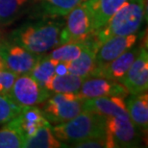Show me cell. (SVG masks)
Wrapping results in <instances>:
<instances>
[{
  "instance_id": "obj_27",
  "label": "cell",
  "mask_w": 148,
  "mask_h": 148,
  "mask_svg": "<svg viewBox=\"0 0 148 148\" xmlns=\"http://www.w3.org/2000/svg\"><path fill=\"white\" fill-rule=\"evenodd\" d=\"M73 147L77 148H111L110 141H109L107 135L103 137H97L92 138H88V140L79 141V143H72Z\"/></svg>"
},
{
  "instance_id": "obj_16",
  "label": "cell",
  "mask_w": 148,
  "mask_h": 148,
  "mask_svg": "<svg viewBox=\"0 0 148 148\" xmlns=\"http://www.w3.org/2000/svg\"><path fill=\"white\" fill-rule=\"evenodd\" d=\"M84 110L94 112L104 118L127 112L124 100L116 96L97 97L85 100Z\"/></svg>"
},
{
  "instance_id": "obj_15",
  "label": "cell",
  "mask_w": 148,
  "mask_h": 148,
  "mask_svg": "<svg viewBox=\"0 0 148 148\" xmlns=\"http://www.w3.org/2000/svg\"><path fill=\"white\" fill-rule=\"evenodd\" d=\"M127 0H87L93 20V34L102 28Z\"/></svg>"
},
{
  "instance_id": "obj_22",
  "label": "cell",
  "mask_w": 148,
  "mask_h": 148,
  "mask_svg": "<svg viewBox=\"0 0 148 148\" xmlns=\"http://www.w3.org/2000/svg\"><path fill=\"white\" fill-rule=\"evenodd\" d=\"M45 14L52 17L66 16L73 8L86 0H38Z\"/></svg>"
},
{
  "instance_id": "obj_20",
  "label": "cell",
  "mask_w": 148,
  "mask_h": 148,
  "mask_svg": "<svg viewBox=\"0 0 148 148\" xmlns=\"http://www.w3.org/2000/svg\"><path fill=\"white\" fill-rule=\"evenodd\" d=\"M25 138L14 118L6 122V125L0 129V148L24 147Z\"/></svg>"
},
{
  "instance_id": "obj_18",
  "label": "cell",
  "mask_w": 148,
  "mask_h": 148,
  "mask_svg": "<svg viewBox=\"0 0 148 148\" xmlns=\"http://www.w3.org/2000/svg\"><path fill=\"white\" fill-rule=\"evenodd\" d=\"M84 77L74 75L71 73H66L63 75H55L44 85V88L49 92L64 93L74 92L78 93L81 85L85 81Z\"/></svg>"
},
{
  "instance_id": "obj_10",
  "label": "cell",
  "mask_w": 148,
  "mask_h": 148,
  "mask_svg": "<svg viewBox=\"0 0 148 148\" xmlns=\"http://www.w3.org/2000/svg\"><path fill=\"white\" fill-rule=\"evenodd\" d=\"M130 94L144 92L148 88V53L146 48H141L140 54L133 62L125 75L120 80Z\"/></svg>"
},
{
  "instance_id": "obj_26",
  "label": "cell",
  "mask_w": 148,
  "mask_h": 148,
  "mask_svg": "<svg viewBox=\"0 0 148 148\" xmlns=\"http://www.w3.org/2000/svg\"><path fill=\"white\" fill-rule=\"evenodd\" d=\"M16 77L17 74L8 69L0 70V94L9 96L10 90L14 81H16Z\"/></svg>"
},
{
  "instance_id": "obj_21",
  "label": "cell",
  "mask_w": 148,
  "mask_h": 148,
  "mask_svg": "<svg viewBox=\"0 0 148 148\" xmlns=\"http://www.w3.org/2000/svg\"><path fill=\"white\" fill-rule=\"evenodd\" d=\"M87 40L83 41H66L55 47L52 52L48 55L49 58L54 59L58 62L69 63L79 57L82 50L84 49Z\"/></svg>"
},
{
  "instance_id": "obj_8",
  "label": "cell",
  "mask_w": 148,
  "mask_h": 148,
  "mask_svg": "<svg viewBox=\"0 0 148 148\" xmlns=\"http://www.w3.org/2000/svg\"><path fill=\"white\" fill-rule=\"evenodd\" d=\"M129 94V91L121 83L102 77L86 78L78 91V95L83 100L112 96L124 99Z\"/></svg>"
},
{
  "instance_id": "obj_7",
  "label": "cell",
  "mask_w": 148,
  "mask_h": 148,
  "mask_svg": "<svg viewBox=\"0 0 148 148\" xmlns=\"http://www.w3.org/2000/svg\"><path fill=\"white\" fill-rule=\"evenodd\" d=\"M49 96V91L38 85L29 74L17 75L9 93V97L21 108L41 104Z\"/></svg>"
},
{
  "instance_id": "obj_2",
  "label": "cell",
  "mask_w": 148,
  "mask_h": 148,
  "mask_svg": "<svg viewBox=\"0 0 148 148\" xmlns=\"http://www.w3.org/2000/svg\"><path fill=\"white\" fill-rule=\"evenodd\" d=\"M62 23L43 21L23 26L16 32L17 44L36 55H41L63 43Z\"/></svg>"
},
{
  "instance_id": "obj_28",
  "label": "cell",
  "mask_w": 148,
  "mask_h": 148,
  "mask_svg": "<svg viewBox=\"0 0 148 148\" xmlns=\"http://www.w3.org/2000/svg\"><path fill=\"white\" fill-rule=\"evenodd\" d=\"M1 69H6V67H5L4 60H3V56H2V43H0V70Z\"/></svg>"
},
{
  "instance_id": "obj_19",
  "label": "cell",
  "mask_w": 148,
  "mask_h": 148,
  "mask_svg": "<svg viewBox=\"0 0 148 148\" xmlns=\"http://www.w3.org/2000/svg\"><path fill=\"white\" fill-rule=\"evenodd\" d=\"M61 141L52 132L50 123H46L38 129V131L27 138H25L24 147L27 148H59Z\"/></svg>"
},
{
  "instance_id": "obj_25",
  "label": "cell",
  "mask_w": 148,
  "mask_h": 148,
  "mask_svg": "<svg viewBox=\"0 0 148 148\" xmlns=\"http://www.w3.org/2000/svg\"><path fill=\"white\" fill-rule=\"evenodd\" d=\"M21 107L16 105L8 95L0 94V124L6 123L19 114Z\"/></svg>"
},
{
  "instance_id": "obj_23",
  "label": "cell",
  "mask_w": 148,
  "mask_h": 148,
  "mask_svg": "<svg viewBox=\"0 0 148 148\" xmlns=\"http://www.w3.org/2000/svg\"><path fill=\"white\" fill-rule=\"evenodd\" d=\"M57 64L58 61L49 58L48 56L44 58L40 57L36 66L28 74L34 80H36L38 85L44 88V85L55 75V69Z\"/></svg>"
},
{
  "instance_id": "obj_1",
  "label": "cell",
  "mask_w": 148,
  "mask_h": 148,
  "mask_svg": "<svg viewBox=\"0 0 148 148\" xmlns=\"http://www.w3.org/2000/svg\"><path fill=\"white\" fill-rule=\"evenodd\" d=\"M145 16L144 0H127L110 17L106 24L93 34L98 43L115 36H127L138 31Z\"/></svg>"
},
{
  "instance_id": "obj_14",
  "label": "cell",
  "mask_w": 148,
  "mask_h": 148,
  "mask_svg": "<svg viewBox=\"0 0 148 148\" xmlns=\"http://www.w3.org/2000/svg\"><path fill=\"white\" fill-rule=\"evenodd\" d=\"M125 107L129 117L137 130L147 133L148 130V95L147 92L131 94L126 97Z\"/></svg>"
},
{
  "instance_id": "obj_11",
  "label": "cell",
  "mask_w": 148,
  "mask_h": 148,
  "mask_svg": "<svg viewBox=\"0 0 148 148\" xmlns=\"http://www.w3.org/2000/svg\"><path fill=\"white\" fill-rule=\"evenodd\" d=\"M138 38V35L136 33L127 36H115L99 43L95 56L96 67L110 63L127 50L134 47Z\"/></svg>"
},
{
  "instance_id": "obj_17",
  "label": "cell",
  "mask_w": 148,
  "mask_h": 148,
  "mask_svg": "<svg viewBox=\"0 0 148 148\" xmlns=\"http://www.w3.org/2000/svg\"><path fill=\"white\" fill-rule=\"evenodd\" d=\"M14 120L26 138L32 137L40 127L49 122L44 117L42 112L35 106L21 108L19 114L14 117Z\"/></svg>"
},
{
  "instance_id": "obj_24",
  "label": "cell",
  "mask_w": 148,
  "mask_h": 148,
  "mask_svg": "<svg viewBox=\"0 0 148 148\" xmlns=\"http://www.w3.org/2000/svg\"><path fill=\"white\" fill-rule=\"evenodd\" d=\"M28 0H0V24H11L19 16Z\"/></svg>"
},
{
  "instance_id": "obj_9",
  "label": "cell",
  "mask_w": 148,
  "mask_h": 148,
  "mask_svg": "<svg viewBox=\"0 0 148 148\" xmlns=\"http://www.w3.org/2000/svg\"><path fill=\"white\" fill-rule=\"evenodd\" d=\"M2 56L6 69L17 75L28 74L40 59L17 43L2 44Z\"/></svg>"
},
{
  "instance_id": "obj_4",
  "label": "cell",
  "mask_w": 148,
  "mask_h": 148,
  "mask_svg": "<svg viewBox=\"0 0 148 148\" xmlns=\"http://www.w3.org/2000/svg\"><path fill=\"white\" fill-rule=\"evenodd\" d=\"M42 114L49 122H66L84 111L85 100L74 92L54 93L46 100Z\"/></svg>"
},
{
  "instance_id": "obj_12",
  "label": "cell",
  "mask_w": 148,
  "mask_h": 148,
  "mask_svg": "<svg viewBox=\"0 0 148 148\" xmlns=\"http://www.w3.org/2000/svg\"><path fill=\"white\" fill-rule=\"evenodd\" d=\"M140 47H135L127 50L123 54L118 56L110 63L103 64L101 66L95 67L90 77H102V78L110 79L112 81L119 82L125 75L127 70L131 66L133 62L136 60L140 52Z\"/></svg>"
},
{
  "instance_id": "obj_6",
  "label": "cell",
  "mask_w": 148,
  "mask_h": 148,
  "mask_svg": "<svg viewBox=\"0 0 148 148\" xmlns=\"http://www.w3.org/2000/svg\"><path fill=\"white\" fill-rule=\"evenodd\" d=\"M105 128L111 148L135 147L138 144V130L130 119L128 112L105 117Z\"/></svg>"
},
{
  "instance_id": "obj_13",
  "label": "cell",
  "mask_w": 148,
  "mask_h": 148,
  "mask_svg": "<svg viewBox=\"0 0 148 148\" xmlns=\"http://www.w3.org/2000/svg\"><path fill=\"white\" fill-rule=\"evenodd\" d=\"M98 42L93 37L87 40L84 49L82 50L79 57L74 61L67 63V70L69 73L74 75L82 76L88 78L96 67V50L98 47Z\"/></svg>"
},
{
  "instance_id": "obj_5",
  "label": "cell",
  "mask_w": 148,
  "mask_h": 148,
  "mask_svg": "<svg viewBox=\"0 0 148 148\" xmlns=\"http://www.w3.org/2000/svg\"><path fill=\"white\" fill-rule=\"evenodd\" d=\"M66 26L62 32V40L83 41L93 36V20L87 0L73 8L66 14Z\"/></svg>"
},
{
  "instance_id": "obj_3",
  "label": "cell",
  "mask_w": 148,
  "mask_h": 148,
  "mask_svg": "<svg viewBox=\"0 0 148 148\" xmlns=\"http://www.w3.org/2000/svg\"><path fill=\"white\" fill-rule=\"evenodd\" d=\"M52 132L60 141L75 143L106 136L105 118L96 112L84 110L66 122L57 124Z\"/></svg>"
}]
</instances>
